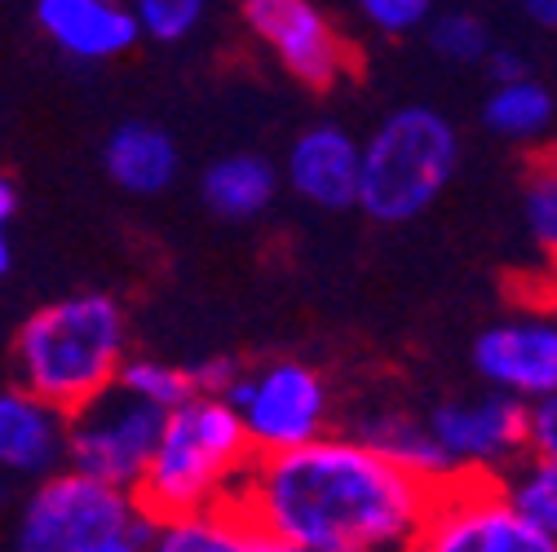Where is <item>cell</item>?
<instances>
[{"instance_id": "obj_10", "label": "cell", "mask_w": 557, "mask_h": 552, "mask_svg": "<svg viewBox=\"0 0 557 552\" xmlns=\"http://www.w3.org/2000/svg\"><path fill=\"white\" fill-rule=\"evenodd\" d=\"M430 425L456 473L500 477L509 464L522 460V451H531V402L500 389L438 402L430 411Z\"/></svg>"}, {"instance_id": "obj_9", "label": "cell", "mask_w": 557, "mask_h": 552, "mask_svg": "<svg viewBox=\"0 0 557 552\" xmlns=\"http://www.w3.org/2000/svg\"><path fill=\"white\" fill-rule=\"evenodd\" d=\"M239 18L306 89H332L350 76V45L319 0H239Z\"/></svg>"}, {"instance_id": "obj_7", "label": "cell", "mask_w": 557, "mask_h": 552, "mask_svg": "<svg viewBox=\"0 0 557 552\" xmlns=\"http://www.w3.org/2000/svg\"><path fill=\"white\" fill-rule=\"evenodd\" d=\"M226 402L244 416L257 455H278V451H293V447L323 438L327 416H332L327 380L310 363H297V359L244 367Z\"/></svg>"}, {"instance_id": "obj_13", "label": "cell", "mask_w": 557, "mask_h": 552, "mask_svg": "<svg viewBox=\"0 0 557 552\" xmlns=\"http://www.w3.org/2000/svg\"><path fill=\"white\" fill-rule=\"evenodd\" d=\"M32 18L40 36L76 62H111L143 40L133 5L124 0H36Z\"/></svg>"}, {"instance_id": "obj_28", "label": "cell", "mask_w": 557, "mask_h": 552, "mask_svg": "<svg viewBox=\"0 0 557 552\" xmlns=\"http://www.w3.org/2000/svg\"><path fill=\"white\" fill-rule=\"evenodd\" d=\"M486 76H492V85L527 80V76H531V62H527L522 49H513V45H496L492 58H486Z\"/></svg>"}, {"instance_id": "obj_21", "label": "cell", "mask_w": 557, "mask_h": 552, "mask_svg": "<svg viewBox=\"0 0 557 552\" xmlns=\"http://www.w3.org/2000/svg\"><path fill=\"white\" fill-rule=\"evenodd\" d=\"M430 49L451 62V66H486V58H492L496 49V36L492 27H486L473 10H447V14H434L430 27Z\"/></svg>"}, {"instance_id": "obj_26", "label": "cell", "mask_w": 557, "mask_h": 552, "mask_svg": "<svg viewBox=\"0 0 557 552\" xmlns=\"http://www.w3.org/2000/svg\"><path fill=\"white\" fill-rule=\"evenodd\" d=\"M190 376H195V389H199V393H218V398H226L231 385L244 376V363L231 359V354H213V359L190 363Z\"/></svg>"}, {"instance_id": "obj_22", "label": "cell", "mask_w": 557, "mask_h": 552, "mask_svg": "<svg viewBox=\"0 0 557 552\" xmlns=\"http://www.w3.org/2000/svg\"><path fill=\"white\" fill-rule=\"evenodd\" d=\"M120 389H128L133 398H143L160 411H173L182 406L186 398H195V376L190 367H177V363H164V359H147V354H137L120 367Z\"/></svg>"}, {"instance_id": "obj_11", "label": "cell", "mask_w": 557, "mask_h": 552, "mask_svg": "<svg viewBox=\"0 0 557 552\" xmlns=\"http://www.w3.org/2000/svg\"><path fill=\"white\" fill-rule=\"evenodd\" d=\"M473 372L486 389L540 402L557 393V318L513 314L486 323L473 340Z\"/></svg>"}, {"instance_id": "obj_4", "label": "cell", "mask_w": 557, "mask_h": 552, "mask_svg": "<svg viewBox=\"0 0 557 552\" xmlns=\"http://www.w3.org/2000/svg\"><path fill=\"white\" fill-rule=\"evenodd\" d=\"M460 168V133L430 102L394 106L363 142L359 209L381 226H407L430 213Z\"/></svg>"}, {"instance_id": "obj_17", "label": "cell", "mask_w": 557, "mask_h": 552, "mask_svg": "<svg viewBox=\"0 0 557 552\" xmlns=\"http://www.w3.org/2000/svg\"><path fill=\"white\" fill-rule=\"evenodd\" d=\"M261 530L231 500L218 509H195L173 517H151L147 552H257Z\"/></svg>"}, {"instance_id": "obj_31", "label": "cell", "mask_w": 557, "mask_h": 552, "mask_svg": "<svg viewBox=\"0 0 557 552\" xmlns=\"http://www.w3.org/2000/svg\"><path fill=\"white\" fill-rule=\"evenodd\" d=\"M257 552H332V548H314V543H297V539H274V535H261Z\"/></svg>"}, {"instance_id": "obj_16", "label": "cell", "mask_w": 557, "mask_h": 552, "mask_svg": "<svg viewBox=\"0 0 557 552\" xmlns=\"http://www.w3.org/2000/svg\"><path fill=\"white\" fill-rule=\"evenodd\" d=\"M284 181V168H274L257 151H231L218 155L199 177V199L208 213H218L226 222H257Z\"/></svg>"}, {"instance_id": "obj_1", "label": "cell", "mask_w": 557, "mask_h": 552, "mask_svg": "<svg viewBox=\"0 0 557 552\" xmlns=\"http://www.w3.org/2000/svg\"><path fill=\"white\" fill-rule=\"evenodd\" d=\"M438 481L416 477L355 434L257 455L235 504L261 535L332 552H407Z\"/></svg>"}, {"instance_id": "obj_8", "label": "cell", "mask_w": 557, "mask_h": 552, "mask_svg": "<svg viewBox=\"0 0 557 552\" xmlns=\"http://www.w3.org/2000/svg\"><path fill=\"white\" fill-rule=\"evenodd\" d=\"M169 411L133 398L128 389H107L89 406L72 411V438H66V464L102 477L111 487L137 491L151 468L160 429Z\"/></svg>"}, {"instance_id": "obj_29", "label": "cell", "mask_w": 557, "mask_h": 552, "mask_svg": "<svg viewBox=\"0 0 557 552\" xmlns=\"http://www.w3.org/2000/svg\"><path fill=\"white\" fill-rule=\"evenodd\" d=\"M518 10L527 14V23L557 36V0H518Z\"/></svg>"}, {"instance_id": "obj_12", "label": "cell", "mask_w": 557, "mask_h": 552, "mask_svg": "<svg viewBox=\"0 0 557 552\" xmlns=\"http://www.w3.org/2000/svg\"><path fill=\"white\" fill-rule=\"evenodd\" d=\"M284 186L323 213L359 209L363 190V142L341 124H310L293 137L284 155Z\"/></svg>"}, {"instance_id": "obj_24", "label": "cell", "mask_w": 557, "mask_h": 552, "mask_svg": "<svg viewBox=\"0 0 557 552\" xmlns=\"http://www.w3.org/2000/svg\"><path fill=\"white\" fill-rule=\"evenodd\" d=\"M208 10H213V0H133V14L143 23L147 40H160V45H177L195 36Z\"/></svg>"}, {"instance_id": "obj_5", "label": "cell", "mask_w": 557, "mask_h": 552, "mask_svg": "<svg viewBox=\"0 0 557 552\" xmlns=\"http://www.w3.org/2000/svg\"><path fill=\"white\" fill-rule=\"evenodd\" d=\"M115 535H151V513L137 491L66 464L27 491L14 526V552H89Z\"/></svg>"}, {"instance_id": "obj_30", "label": "cell", "mask_w": 557, "mask_h": 552, "mask_svg": "<svg viewBox=\"0 0 557 552\" xmlns=\"http://www.w3.org/2000/svg\"><path fill=\"white\" fill-rule=\"evenodd\" d=\"M14 217H18V181L14 177H0V226H14Z\"/></svg>"}, {"instance_id": "obj_15", "label": "cell", "mask_w": 557, "mask_h": 552, "mask_svg": "<svg viewBox=\"0 0 557 552\" xmlns=\"http://www.w3.org/2000/svg\"><path fill=\"white\" fill-rule=\"evenodd\" d=\"M102 168L107 177L133 195V199H156L164 190H173L177 181V168H182V155H177V142L173 133L151 124V120H124L107 133L102 142Z\"/></svg>"}, {"instance_id": "obj_20", "label": "cell", "mask_w": 557, "mask_h": 552, "mask_svg": "<svg viewBox=\"0 0 557 552\" xmlns=\"http://www.w3.org/2000/svg\"><path fill=\"white\" fill-rule=\"evenodd\" d=\"M500 487L513 500V509L557 543V464L527 451V460L500 473Z\"/></svg>"}, {"instance_id": "obj_19", "label": "cell", "mask_w": 557, "mask_h": 552, "mask_svg": "<svg viewBox=\"0 0 557 552\" xmlns=\"http://www.w3.org/2000/svg\"><path fill=\"white\" fill-rule=\"evenodd\" d=\"M557 120V102L553 93L527 76V80H509V85H492V93L482 98V124L486 133H496L500 142H540Z\"/></svg>"}, {"instance_id": "obj_18", "label": "cell", "mask_w": 557, "mask_h": 552, "mask_svg": "<svg viewBox=\"0 0 557 552\" xmlns=\"http://www.w3.org/2000/svg\"><path fill=\"white\" fill-rule=\"evenodd\" d=\"M350 434L363 438L368 447H376L381 455H389L394 464H403L407 473L438 481V487L456 477V468H451L430 416H407V411H368V416L355 421Z\"/></svg>"}, {"instance_id": "obj_25", "label": "cell", "mask_w": 557, "mask_h": 552, "mask_svg": "<svg viewBox=\"0 0 557 552\" xmlns=\"http://www.w3.org/2000/svg\"><path fill=\"white\" fill-rule=\"evenodd\" d=\"M438 0H355L359 18L381 32V36H411V32H425Z\"/></svg>"}, {"instance_id": "obj_33", "label": "cell", "mask_w": 557, "mask_h": 552, "mask_svg": "<svg viewBox=\"0 0 557 552\" xmlns=\"http://www.w3.org/2000/svg\"><path fill=\"white\" fill-rule=\"evenodd\" d=\"M14 269V239L10 230H0V274H10Z\"/></svg>"}, {"instance_id": "obj_23", "label": "cell", "mask_w": 557, "mask_h": 552, "mask_svg": "<svg viewBox=\"0 0 557 552\" xmlns=\"http://www.w3.org/2000/svg\"><path fill=\"white\" fill-rule=\"evenodd\" d=\"M522 226L531 243L557 261V160H544L531 168L522 186Z\"/></svg>"}, {"instance_id": "obj_6", "label": "cell", "mask_w": 557, "mask_h": 552, "mask_svg": "<svg viewBox=\"0 0 557 552\" xmlns=\"http://www.w3.org/2000/svg\"><path fill=\"white\" fill-rule=\"evenodd\" d=\"M407 552H557V543L513 509L500 477L456 473L438 487Z\"/></svg>"}, {"instance_id": "obj_27", "label": "cell", "mask_w": 557, "mask_h": 552, "mask_svg": "<svg viewBox=\"0 0 557 552\" xmlns=\"http://www.w3.org/2000/svg\"><path fill=\"white\" fill-rule=\"evenodd\" d=\"M531 455L557 464V393L531 402Z\"/></svg>"}, {"instance_id": "obj_14", "label": "cell", "mask_w": 557, "mask_h": 552, "mask_svg": "<svg viewBox=\"0 0 557 552\" xmlns=\"http://www.w3.org/2000/svg\"><path fill=\"white\" fill-rule=\"evenodd\" d=\"M66 438H72V416L58 402L18 380L0 393V464L14 477L40 481L66 468Z\"/></svg>"}, {"instance_id": "obj_32", "label": "cell", "mask_w": 557, "mask_h": 552, "mask_svg": "<svg viewBox=\"0 0 557 552\" xmlns=\"http://www.w3.org/2000/svg\"><path fill=\"white\" fill-rule=\"evenodd\" d=\"M89 552H147V535H115V539H107Z\"/></svg>"}, {"instance_id": "obj_2", "label": "cell", "mask_w": 557, "mask_h": 552, "mask_svg": "<svg viewBox=\"0 0 557 552\" xmlns=\"http://www.w3.org/2000/svg\"><path fill=\"white\" fill-rule=\"evenodd\" d=\"M128 318L107 292H72L36 305L14 331V380L58 402L66 416L120 385Z\"/></svg>"}, {"instance_id": "obj_3", "label": "cell", "mask_w": 557, "mask_h": 552, "mask_svg": "<svg viewBox=\"0 0 557 552\" xmlns=\"http://www.w3.org/2000/svg\"><path fill=\"white\" fill-rule=\"evenodd\" d=\"M257 460L244 416L218 393H195L164 416L137 500L151 517L231 504Z\"/></svg>"}]
</instances>
